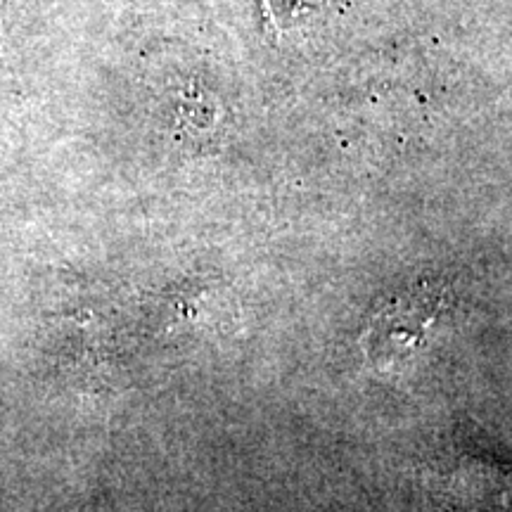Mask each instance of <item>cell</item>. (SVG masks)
Returning <instances> with one entry per match:
<instances>
[{"label": "cell", "mask_w": 512, "mask_h": 512, "mask_svg": "<svg viewBox=\"0 0 512 512\" xmlns=\"http://www.w3.org/2000/svg\"><path fill=\"white\" fill-rule=\"evenodd\" d=\"M446 311V290L432 283L411 287L370 318L363 349L375 370H401L425 344L427 335Z\"/></svg>", "instance_id": "obj_1"}]
</instances>
